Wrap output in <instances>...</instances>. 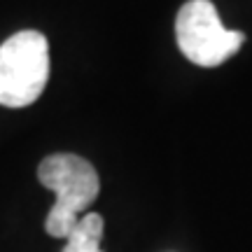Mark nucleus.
<instances>
[{"mask_svg": "<svg viewBox=\"0 0 252 252\" xmlns=\"http://www.w3.org/2000/svg\"><path fill=\"white\" fill-rule=\"evenodd\" d=\"M37 178L56 194L54 206L45 220L47 234L52 238H68L80 217L98 198V173L87 159L77 154H52L42 159Z\"/></svg>", "mask_w": 252, "mask_h": 252, "instance_id": "f257e3e1", "label": "nucleus"}, {"mask_svg": "<svg viewBox=\"0 0 252 252\" xmlns=\"http://www.w3.org/2000/svg\"><path fill=\"white\" fill-rule=\"evenodd\" d=\"M49 80V42L40 31H19L0 45V105L26 108Z\"/></svg>", "mask_w": 252, "mask_h": 252, "instance_id": "f03ea898", "label": "nucleus"}, {"mask_svg": "<svg viewBox=\"0 0 252 252\" xmlns=\"http://www.w3.org/2000/svg\"><path fill=\"white\" fill-rule=\"evenodd\" d=\"M175 40L191 63L215 68L241 49L245 35L224 28L210 0H189L175 17Z\"/></svg>", "mask_w": 252, "mask_h": 252, "instance_id": "7ed1b4c3", "label": "nucleus"}, {"mask_svg": "<svg viewBox=\"0 0 252 252\" xmlns=\"http://www.w3.org/2000/svg\"><path fill=\"white\" fill-rule=\"evenodd\" d=\"M103 231H105L103 217L98 213H84L65 238L63 252H103L100 250Z\"/></svg>", "mask_w": 252, "mask_h": 252, "instance_id": "20e7f679", "label": "nucleus"}]
</instances>
